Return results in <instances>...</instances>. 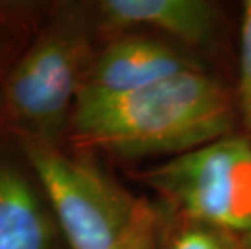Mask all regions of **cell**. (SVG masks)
I'll list each match as a JSON object with an SVG mask.
<instances>
[{
	"mask_svg": "<svg viewBox=\"0 0 251 249\" xmlns=\"http://www.w3.org/2000/svg\"><path fill=\"white\" fill-rule=\"evenodd\" d=\"M233 116L230 91L196 68L128 92L78 91L70 131L119 157L180 156L228 136Z\"/></svg>",
	"mask_w": 251,
	"mask_h": 249,
	"instance_id": "cell-1",
	"label": "cell"
},
{
	"mask_svg": "<svg viewBox=\"0 0 251 249\" xmlns=\"http://www.w3.org/2000/svg\"><path fill=\"white\" fill-rule=\"evenodd\" d=\"M88 60V20L81 10L65 8L42 29L3 81L2 112L17 128V136L57 146L70 126Z\"/></svg>",
	"mask_w": 251,
	"mask_h": 249,
	"instance_id": "cell-2",
	"label": "cell"
},
{
	"mask_svg": "<svg viewBox=\"0 0 251 249\" xmlns=\"http://www.w3.org/2000/svg\"><path fill=\"white\" fill-rule=\"evenodd\" d=\"M18 141L72 249H117L126 240L146 204L83 158L26 136Z\"/></svg>",
	"mask_w": 251,
	"mask_h": 249,
	"instance_id": "cell-3",
	"label": "cell"
},
{
	"mask_svg": "<svg viewBox=\"0 0 251 249\" xmlns=\"http://www.w3.org/2000/svg\"><path fill=\"white\" fill-rule=\"evenodd\" d=\"M178 217L251 231V141L228 135L141 173Z\"/></svg>",
	"mask_w": 251,
	"mask_h": 249,
	"instance_id": "cell-4",
	"label": "cell"
},
{
	"mask_svg": "<svg viewBox=\"0 0 251 249\" xmlns=\"http://www.w3.org/2000/svg\"><path fill=\"white\" fill-rule=\"evenodd\" d=\"M196 68L193 60L161 41L126 36L109 44L89 63L79 91L128 92Z\"/></svg>",
	"mask_w": 251,
	"mask_h": 249,
	"instance_id": "cell-5",
	"label": "cell"
},
{
	"mask_svg": "<svg viewBox=\"0 0 251 249\" xmlns=\"http://www.w3.org/2000/svg\"><path fill=\"white\" fill-rule=\"evenodd\" d=\"M62 231L25 172L0 156V249H60Z\"/></svg>",
	"mask_w": 251,
	"mask_h": 249,
	"instance_id": "cell-6",
	"label": "cell"
},
{
	"mask_svg": "<svg viewBox=\"0 0 251 249\" xmlns=\"http://www.w3.org/2000/svg\"><path fill=\"white\" fill-rule=\"evenodd\" d=\"M98 12L107 28L149 26L190 45L209 42L217 26L214 5L202 0H104Z\"/></svg>",
	"mask_w": 251,
	"mask_h": 249,
	"instance_id": "cell-7",
	"label": "cell"
},
{
	"mask_svg": "<svg viewBox=\"0 0 251 249\" xmlns=\"http://www.w3.org/2000/svg\"><path fill=\"white\" fill-rule=\"evenodd\" d=\"M164 249H240V236L204 222L178 217Z\"/></svg>",
	"mask_w": 251,
	"mask_h": 249,
	"instance_id": "cell-8",
	"label": "cell"
},
{
	"mask_svg": "<svg viewBox=\"0 0 251 249\" xmlns=\"http://www.w3.org/2000/svg\"><path fill=\"white\" fill-rule=\"evenodd\" d=\"M240 39V76L237 86V109L245 130L251 133V0H247L242 17Z\"/></svg>",
	"mask_w": 251,
	"mask_h": 249,
	"instance_id": "cell-9",
	"label": "cell"
},
{
	"mask_svg": "<svg viewBox=\"0 0 251 249\" xmlns=\"http://www.w3.org/2000/svg\"><path fill=\"white\" fill-rule=\"evenodd\" d=\"M117 249H156V215L146 209L140 222Z\"/></svg>",
	"mask_w": 251,
	"mask_h": 249,
	"instance_id": "cell-10",
	"label": "cell"
},
{
	"mask_svg": "<svg viewBox=\"0 0 251 249\" xmlns=\"http://www.w3.org/2000/svg\"><path fill=\"white\" fill-rule=\"evenodd\" d=\"M240 249H251V231L240 236Z\"/></svg>",
	"mask_w": 251,
	"mask_h": 249,
	"instance_id": "cell-11",
	"label": "cell"
}]
</instances>
